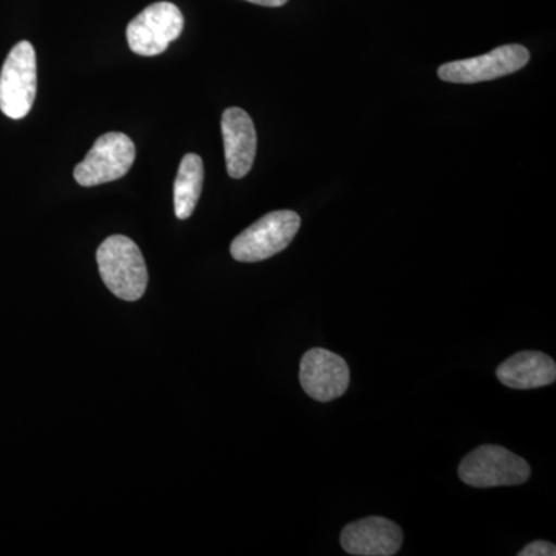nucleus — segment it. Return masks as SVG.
Segmentation results:
<instances>
[{
	"label": "nucleus",
	"instance_id": "1",
	"mask_svg": "<svg viewBox=\"0 0 556 556\" xmlns=\"http://www.w3.org/2000/svg\"><path fill=\"white\" fill-rule=\"evenodd\" d=\"M102 281L112 294L126 302H137L149 283L148 266L137 244L124 236L102 241L97 252Z\"/></svg>",
	"mask_w": 556,
	"mask_h": 556
},
{
	"label": "nucleus",
	"instance_id": "2",
	"mask_svg": "<svg viewBox=\"0 0 556 556\" xmlns=\"http://www.w3.org/2000/svg\"><path fill=\"white\" fill-rule=\"evenodd\" d=\"M300 229V217L292 211H276L249 226L230 244L237 262L255 263L280 254Z\"/></svg>",
	"mask_w": 556,
	"mask_h": 556
},
{
	"label": "nucleus",
	"instance_id": "3",
	"mask_svg": "<svg viewBox=\"0 0 556 556\" xmlns=\"http://www.w3.org/2000/svg\"><path fill=\"white\" fill-rule=\"evenodd\" d=\"M38 90L36 51L28 40H22L10 51L0 72V110L11 119H22L30 113Z\"/></svg>",
	"mask_w": 556,
	"mask_h": 556
},
{
	"label": "nucleus",
	"instance_id": "4",
	"mask_svg": "<svg viewBox=\"0 0 556 556\" xmlns=\"http://www.w3.org/2000/svg\"><path fill=\"white\" fill-rule=\"evenodd\" d=\"M460 481L477 489H493L525 484L530 478V467L522 457L500 445H482L459 466Z\"/></svg>",
	"mask_w": 556,
	"mask_h": 556
},
{
	"label": "nucleus",
	"instance_id": "5",
	"mask_svg": "<svg viewBox=\"0 0 556 556\" xmlns=\"http://www.w3.org/2000/svg\"><path fill=\"white\" fill-rule=\"evenodd\" d=\"M185 28L181 10L172 2H156L127 25V42L139 56H159Z\"/></svg>",
	"mask_w": 556,
	"mask_h": 556
},
{
	"label": "nucleus",
	"instance_id": "6",
	"mask_svg": "<svg viewBox=\"0 0 556 556\" xmlns=\"http://www.w3.org/2000/svg\"><path fill=\"white\" fill-rule=\"evenodd\" d=\"M137 148L127 135L110 131L97 139L86 160L75 167V179L84 188L123 178L135 163Z\"/></svg>",
	"mask_w": 556,
	"mask_h": 556
},
{
	"label": "nucleus",
	"instance_id": "7",
	"mask_svg": "<svg viewBox=\"0 0 556 556\" xmlns=\"http://www.w3.org/2000/svg\"><path fill=\"white\" fill-rule=\"evenodd\" d=\"M529 61L530 53L526 47L518 46V43H508V46L497 47V49L482 54V56L441 65L438 75L445 83H485V80L511 75V73L525 68Z\"/></svg>",
	"mask_w": 556,
	"mask_h": 556
},
{
	"label": "nucleus",
	"instance_id": "8",
	"mask_svg": "<svg viewBox=\"0 0 556 556\" xmlns=\"http://www.w3.org/2000/svg\"><path fill=\"white\" fill-rule=\"evenodd\" d=\"M300 386L314 401H334L343 396L350 386V367L338 354L313 348L300 362Z\"/></svg>",
	"mask_w": 556,
	"mask_h": 556
},
{
	"label": "nucleus",
	"instance_id": "9",
	"mask_svg": "<svg viewBox=\"0 0 556 556\" xmlns=\"http://www.w3.org/2000/svg\"><path fill=\"white\" fill-rule=\"evenodd\" d=\"M343 551L357 556H393L401 551L404 533L396 522L369 517L348 525L340 536Z\"/></svg>",
	"mask_w": 556,
	"mask_h": 556
},
{
	"label": "nucleus",
	"instance_id": "10",
	"mask_svg": "<svg viewBox=\"0 0 556 556\" xmlns=\"http://www.w3.org/2000/svg\"><path fill=\"white\" fill-rule=\"evenodd\" d=\"M222 131L229 177L236 179L247 177L257 153V131L251 116L243 109L225 110Z\"/></svg>",
	"mask_w": 556,
	"mask_h": 556
},
{
	"label": "nucleus",
	"instance_id": "11",
	"mask_svg": "<svg viewBox=\"0 0 556 556\" xmlns=\"http://www.w3.org/2000/svg\"><path fill=\"white\" fill-rule=\"evenodd\" d=\"M501 383L514 390H535L555 382L556 365L554 358L540 351H521L496 369Z\"/></svg>",
	"mask_w": 556,
	"mask_h": 556
},
{
	"label": "nucleus",
	"instance_id": "12",
	"mask_svg": "<svg viewBox=\"0 0 556 556\" xmlns=\"http://www.w3.org/2000/svg\"><path fill=\"white\" fill-rule=\"evenodd\" d=\"M203 160L195 153L185 155L174 186L175 214L179 219L192 217L203 189Z\"/></svg>",
	"mask_w": 556,
	"mask_h": 556
},
{
	"label": "nucleus",
	"instance_id": "13",
	"mask_svg": "<svg viewBox=\"0 0 556 556\" xmlns=\"http://www.w3.org/2000/svg\"><path fill=\"white\" fill-rule=\"evenodd\" d=\"M556 547L555 544L548 543V541L538 540L530 543L529 546L522 548L518 556H555Z\"/></svg>",
	"mask_w": 556,
	"mask_h": 556
},
{
	"label": "nucleus",
	"instance_id": "14",
	"mask_svg": "<svg viewBox=\"0 0 556 556\" xmlns=\"http://www.w3.org/2000/svg\"><path fill=\"white\" fill-rule=\"evenodd\" d=\"M247 2L255 3V5L270 7V9H277V7H283L288 0H247Z\"/></svg>",
	"mask_w": 556,
	"mask_h": 556
}]
</instances>
